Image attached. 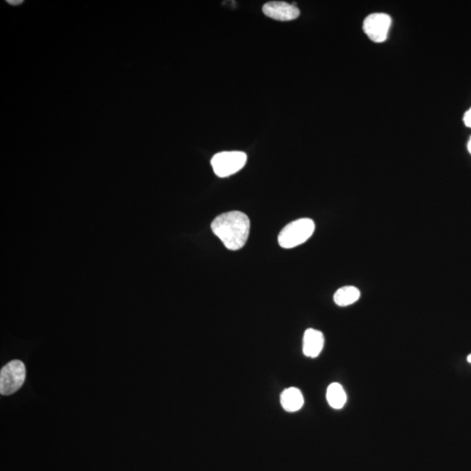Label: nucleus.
Listing matches in <instances>:
<instances>
[{"label":"nucleus","instance_id":"nucleus-1","mask_svg":"<svg viewBox=\"0 0 471 471\" xmlns=\"http://www.w3.org/2000/svg\"><path fill=\"white\" fill-rule=\"evenodd\" d=\"M251 223L245 213L230 211L219 215L211 223V230L230 251H238L245 246L250 234Z\"/></svg>","mask_w":471,"mask_h":471},{"label":"nucleus","instance_id":"nucleus-2","mask_svg":"<svg viewBox=\"0 0 471 471\" xmlns=\"http://www.w3.org/2000/svg\"><path fill=\"white\" fill-rule=\"evenodd\" d=\"M315 224L312 219H301L284 227L278 235V243L282 248L291 249L302 245L312 237Z\"/></svg>","mask_w":471,"mask_h":471},{"label":"nucleus","instance_id":"nucleus-3","mask_svg":"<svg viewBox=\"0 0 471 471\" xmlns=\"http://www.w3.org/2000/svg\"><path fill=\"white\" fill-rule=\"evenodd\" d=\"M25 366L21 361H12L0 372V393L3 396L12 395L21 389L25 380Z\"/></svg>","mask_w":471,"mask_h":471},{"label":"nucleus","instance_id":"nucleus-4","mask_svg":"<svg viewBox=\"0 0 471 471\" xmlns=\"http://www.w3.org/2000/svg\"><path fill=\"white\" fill-rule=\"evenodd\" d=\"M247 155L241 152H224L216 154L211 159L215 174L219 178H227L239 172L245 167Z\"/></svg>","mask_w":471,"mask_h":471},{"label":"nucleus","instance_id":"nucleus-5","mask_svg":"<svg viewBox=\"0 0 471 471\" xmlns=\"http://www.w3.org/2000/svg\"><path fill=\"white\" fill-rule=\"evenodd\" d=\"M392 19L386 14H373L365 19V34L374 43H381L387 40Z\"/></svg>","mask_w":471,"mask_h":471},{"label":"nucleus","instance_id":"nucleus-6","mask_svg":"<svg viewBox=\"0 0 471 471\" xmlns=\"http://www.w3.org/2000/svg\"><path fill=\"white\" fill-rule=\"evenodd\" d=\"M263 12L267 17L280 21H293L299 17L300 12L295 5L282 1L268 2L263 6Z\"/></svg>","mask_w":471,"mask_h":471},{"label":"nucleus","instance_id":"nucleus-7","mask_svg":"<svg viewBox=\"0 0 471 471\" xmlns=\"http://www.w3.org/2000/svg\"><path fill=\"white\" fill-rule=\"evenodd\" d=\"M325 344L323 333L319 330L309 328L304 333L303 352L307 357H318Z\"/></svg>","mask_w":471,"mask_h":471},{"label":"nucleus","instance_id":"nucleus-8","mask_svg":"<svg viewBox=\"0 0 471 471\" xmlns=\"http://www.w3.org/2000/svg\"><path fill=\"white\" fill-rule=\"evenodd\" d=\"M280 403L286 411L296 412L304 405V396L299 389L289 387L281 393Z\"/></svg>","mask_w":471,"mask_h":471},{"label":"nucleus","instance_id":"nucleus-9","mask_svg":"<svg viewBox=\"0 0 471 471\" xmlns=\"http://www.w3.org/2000/svg\"><path fill=\"white\" fill-rule=\"evenodd\" d=\"M361 291L357 287L347 286L339 288L336 291L333 300L339 306H348L357 302L360 299Z\"/></svg>","mask_w":471,"mask_h":471},{"label":"nucleus","instance_id":"nucleus-10","mask_svg":"<svg viewBox=\"0 0 471 471\" xmlns=\"http://www.w3.org/2000/svg\"><path fill=\"white\" fill-rule=\"evenodd\" d=\"M326 400L333 409H341L347 402V394L341 384L333 383L330 384L326 390Z\"/></svg>","mask_w":471,"mask_h":471},{"label":"nucleus","instance_id":"nucleus-11","mask_svg":"<svg viewBox=\"0 0 471 471\" xmlns=\"http://www.w3.org/2000/svg\"><path fill=\"white\" fill-rule=\"evenodd\" d=\"M463 121L466 126L471 129V108L464 114Z\"/></svg>","mask_w":471,"mask_h":471},{"label":"nucleus","instance_id":"nucleus-12","mask_svg":"<svg viewBox=\"0 0 471 471\" xmlns=\"http://www.w3.org/2000/svg\"><path fill=\"white\" fill-rule=\"evenodd\" d=\"M468 150H469V152L471 154V136L469 141V143H468Z\"/></svg>","mask_w":471,"mask_h":471},{"label":"nucleus","instance_id":"nucleus-13","mask_svg":"<svg viewBox=\"0 0 471 471\" xmlns=\"http://www.w3.org/2000/svg\"><path fill=\"white\" fill-rule=\"evenodd\" d=\"M8 2L10 3V4L12 5V4H14V3H18V4H19V3H22L23 1H8ZM14 5H17V4H14Z\"/></svg>","mask_w":471,"mask_h":471},{"label":"nucleus","instance_id":"nucleus-14","mask_svg":"<svg viewBox=\"0 0 471 471\" xmlns=\"http://www.w3.org/2000/svg\"><path fill=\"white\" fill-rule=\"evenodd\" d=\"M467 360H468V361H469L470 363L471 364V354L469 355V357H468Z\"/></svg>","mask_w":471,"mask_h":471}]
</instances>
